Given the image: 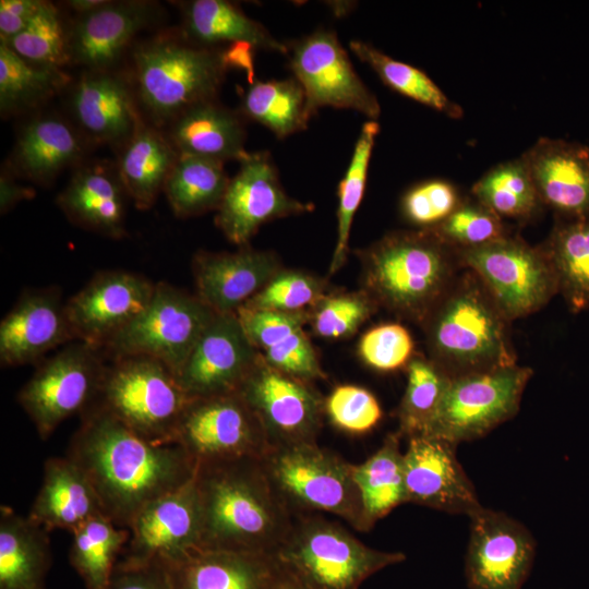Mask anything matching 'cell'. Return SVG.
Returning <instances> with one entry per match:
<instances>
[{"label": "cell", "instance_id": "1", "mask_svg": "<svg viewBox=\"0 0 589 589\" xmlns=\"http://www.w3.org/2000/svg\"><path fill=\"white\" fill-rule=\"evenodd\" d=\"M65 456L87 476L104 514L122 528L147 504L190 482L197 467L180 445L149 442L96 408L81 414Z\"/></svg>", "mask_w": 589, "mask_h": 589}, {"label": "cell", "instance_id": "2", "mask_svg": "<svg viewBox=\"0 0 589 589\" xmlns=\"http://www.w3.org/2000/svg\"><path fill=\"white\" fill-rule=\"evenodd\" d=\"M201 510L200 549L273 555L293 515L275 492L261 458H239L196 467Z\"/></svg>", "mask_w": 589, "mask_h": 589}, {"label": "cell", "instance_id": "3", "mask_svg": "<svg viewBox=\"0 0 589 589\" xmlns=\"http://www.w3.org/2000/svg\"><path fill=\"white\" fill-rule=\"evenodd\" d=\"M356 253L361 289L420 326L464 268L458 251L432 229L392 231Z\"/></svg>", "mask_w": 589, "mask_h": 589}, {"label": "cell", "instance_id": "4", "mask_svg": "<svg viewBox=\"0 0 589 589\" xmlns=\"http://www.w3.org/2000/svg\"><path fill=\"white\" fill-rule=\"evenodd\" d=\"M508 325L480 278L465 268L421 327L428 358L455 377L517 364Z\"/></svg>", "mask_w": 589, "mask_h": 589}, {"label": "cell", "instance_id": "5", "mask_svg": "<svg viewBox=\"0 0 589 589\" xmlns=\"http://www.w3.org/2000/svg\"><path fill=\"white\" fill-rule=\"evenodd\" d=\"M253 47H207L160 37L140 44L133 52L137 95L157 124L173 121L190 107L216 99L227 72H252Z\"/></svg>", "mask_w": 589, "mask_h": 589}, {"label": "cell", "instance_id": "6", "mask_svg": "<svg viewBox=\"0 0 589 589\" xmlns=\"http://www.w3.org/2000/svg\"><path fill=\"white\" fill-rule=\"evenodd\" d=\"M273 556L309 589H359L377 572L406 560L401 552L364 544L342 525L316 514L293 515Z\"/></svg>", "mask_w": 589, "mask_h": 589}, {"label": "cell", "instance_id": "7", "mask_svg": "<svg viewBox=\"0 0 589 589\" xmlns=\"http://www.w3.org/2000/svg\"><path fill=\"white\" fill-rule=\"evenodd\" d=\"M191 398L177 375L161 361L147 356L108 360L93 405L141 437L173 443L179 421Z\"/></svg>", "mask_w": 589, "mask_h": 589}, {"label": "cell", "instance_id": "8", "mask_svg": "<svg viewBox=\"0 0 589 589\" xmlns=\"http://www.w3.org/2000/svg\"><path fill=\"white\" fill-rule=\"evenodd\" d=\"M275 492L292 515L333 514L366 532L353 464L317 443L271 448L261 458Z\"/></svg>", "mask_w": 589, "mask_h": 589}, {"label": "cell", "instance_id": "9", "mask_svg": "<svg viewBox=\"0 0 589 589\" xmlns=\"http://www.w3.org/2000/svg\"><path fill=\"white\" fill-rule=\"evenodd\" d=\"M108 359L103 349L72 341L45 358L17 394L38 436L47 440L73 414H82L95 401Z\"/></svg>", "mask_w": 589, "mask_h": 589}, {"label": "cell", "instance_id": "10", "mask_svg": "<svg viewBox=\"0 0 589 589\" xmlns=\"http://www.w3.org/2000/svg\"><path fill=\"white\" fill-rule=\"evenodd\" d=\"M215 314L196 294L158 281L145 310L101 349L108 360L152 357L178 375Z\"/></svg>", "mask_w": 589, "mask_h": 589}, {"label": "cell", "instance_id": "11", "mask_svg": "<svg viewBox=\"0 0 589 589\" xmlns=\"http://www.w3.org/2000/svg\"><path fill=\"white\" fill-rule=\"evenodd\" d=\"M464 268L472 271L512 322L542 309L558 283L542 245L512 232L488 244L459 250Z\"/></svg>", "mask_w": 589, "mask_h": 589}, {"label": "cell", "instance_id": "12", "mask_svg": "<svg viewBox=\"0 0 589 589\" xmlns=\"http://www.w3.org/2000/svg\"><path fill=\"white\" fill-rule=\"evenodd\" d=\"M532 370L513 364L450 377L440 408L423 436L455 445L480 438L519 410Z\"/></svg>", "mask_w": 589, "mask_h": 589}, {"label": "cell", "instance_id": "13", "mask_svg": "<svg viewBox=\"0 0 589 589\" xmlns=\"http://www.w3.org/2000/svg\"><path fill=\"white\" fill-rule=\"evenodd\" d=\"M173 443L196 465L262 458L271 449L261 422L237 392L193 398L179 421Z\"/></svg>", "mask_w": 589, "mask_h": 589}, {"label": "cell", "instance_id": "14", "mask_svg": "<svg viewBox=\"0 0 589 589\" xmlns=\"http://www.w3.org/2000/svg\"><path fill=\"white\" fill-rule=\"evenodd\" d=\"M237 393L257 417L271 448L317 443L324 398L311 382L272 368L260 354Z\"/></svg>", "mask_w": 589, "mask_h": 589}, {"label": "cell", "instance_id": "15", "mask_svg": "<svg viewBox=\"0 0 589 589\" xmlns=\"http://www.w3.org/2000/svg\"><path fill=\"white\" fill-rule=\"evenodd\" d=\"M289 67L302 86L313 117L322 107L351 109L376 120L381 106L352 67L332 29L320 28L287 44Z\"/></svg>", "mask_w": 589, "mask_h": 589}, {"label": "cell", "instance_id": "16", "mask_svg": "<svg viewBox=\"0 0 589 589\" xmlns=\"http://www.w3.org/2000/svg\"><path fill=\"white\" fill-rule=\"evenodd\" d=\"M313 208L285 191L268 152H255L229 180L215 223L229 242L243 247L264 224Z\"/></svg>", "mask_w": 589, "mask_h": 589}, {"label": "cell", "instance_id": "17", "mask_svg": "<svg viewBox=\"0 0 589 589\" xmlns=\"http://www.w3.org/2000/svg\"><path fill=\"white\" fill-rule=\"evenodd\" d=\"M469 519L467 589H521L536 555L529 530L507 514L483 506Z\"/></svg>", "mask_w": 589, "mask_h": 589}, {"label": "cell", "instance_id": "18", "mask_svg": "<svg viewBox=\"0 0 589 589\" xmlns=\"http://www.w3.org/2000/svg\"><path fill=\"white\" fill-rule=\"evenodd\" d=\"M155 285L128 271L96 273L65 302L74 339L101 349L145 310Z\"/></svg>", "mask_w": 589, "mask_h": 589}, {"label": "cell", "instance_id": "19", "mask_svg": "<svg viewBox=\"0 0 589 589\" xmlns=\"http://www.w3.org/2000/svg\"><path fill=\"white\" fill-rule=\"evenodd\" d=\"M119 561L132 564L172 563L200 549L201 510L194 478L147 504L129 526Z\"/></svg>", "mask_w": 589, "mask_h": 589}, {"label": "cell", "instance_id": "20", "mask_svg": "<svg viewBox=\"0 0 589 589\" xmlns=\"http://www.w3.org/2000/svg\"><path fill=\"white\" fill-rule=\"evenodd\" d=\"M259 359L237 314H215L177 377L191 398L236 393Z\"/></svg>", "mask_w": 589, "mask_h": 589}, {"label": "cell", "instance_id": "21", "mask_svg": "<svg viewBox=\"0 0 589 589\" xmlns=\"http://www.w3.org/2000/svg\"><path fill=\"white\" fill-rule=\"evenodd\" d=\"M456 446L431 436L408 438L404 452L406 503L468 517L482 507L457 459Z\"/></svg>", "mask_w": 589, "mask_h": 589}, {"label": "cell", "instance_id": "22", "mask_svg": "<svg viewBox=\"0 0 589 589\" xmlns=\"http://www.w3.org/2000/svg\"><path fill=\"white\" fill-rule=\"evenodd\" d=\"M75 341L61 290H25L0 323V363L15 368L41 362L48 352Z\"/></svg>", "mask_w": 589, "mask_h": 589}, {"label": "cell", "instance_id": "23", "mask_svg": "<svg viewBox=\"0 0 589 589\" xmlns=\"http://www.w3.org/2000/svg\"><path fill=\"white\" fill-rule=\"evenodd\" d=\"M283 267L274 251H199L192 260L196 297L216 314L236 313Z\"/></svg>", "mask_w": 589, "mask_h": 589}, {"label": "cell", "instance_id": "24", "mask_svg": "<svg viewBox=\"0 0 589 589\" xmlns=\"http://www.w3.org/2000/svg\"><path fill=\"white\" fill-rule=\"evenodd\" d=\"M520 157L543 207L555 216L589 214V147L562 139L540 137Z\"/></svg>", "mask_w": 589, "mask_h": 589}, {"label": "cell", "instance_id": "25", "mask_svg": "<svg viewBox=\"0 0 589 589\" xmlns=\"http://www.w3.org/2000/svg\"><path fill=\"white\" fill-rule=\"evenodd\" d=\"M156 14L148 1H108L79 15L69 31L71 63L88 71H105L113 64L133 37L147 27Z\"/></svg>", "mask_w": 589, "mask_h": 589}, {"label": "cell", "instance_id": "26", "mask_svg": "<svg viewBox=\"0 0 589 589\" xmlns=\"http://www.w3.org/2000/svg\"><path fill=\"white\" fill-rule=\"evenodd\" d=\"M236 314L249 340L268 365L311 383L327 377L304 330L308 311L277 312L241 306Z\"/></svg>", "mask_w": 589, "mask_h": 589}, {"label": "cell", "instance_id": "27", "mask_svg": "<svg viewBox=\"0 0 589 589\" xmlns=\"http://www.w3.org/2000/svg\"><path fill=\"white\" fill-rule=\"evenodd\" d=\"M128 193L118 170L103 164L80 168L57 196V205L75 226L110 239L125 237Z\"/></svg>", "mask_w": 589, "mask_h": 589}, {"label": "cell", "instance_id": "28", "mask_svg": "<svg viewBox=\"0 0 589 589\" xmlns=\"http://www.w3.org/2000/svg\"><path fill=\"white\" fill-rule=\"evenodd\" d=\"M163 566L172 589H272L278 570L271 554L204 549Z\"/></svg>", "mask_w": 589, "mask_h": 589}, {"label": "cell", "instance_id": "29", "mask_svg": "<svg viewBox=\"0 0 589 589\" xmlns=\"http://www.w3.org/2000/svg\"><path fill=\"white\" fill-rule=\"evenodd\" d=\"M71 109L86 135L109 144H124L141 119L128 84L108 70L81 76L72 91Z\"/></svg>", "mask_w": 589, "mask_h": 589}, {"label": "cell", "instance_id": "30", "mask_svg": "<svg viewBox=\"0 0 589 589\" xmlns=\"http://www.w3.org/2000/svg\"><path fill=\"white\" fill-rule=\"evenodd\" d=\"M98 515H105L100 500L83 470L68 456L48 458L27 517L49 532L73 533Z\"/></svg>", "mask_w": 589, "mask_h": 589}, {"label": "cell", "instance_id": "31", "mask_svg": "<svg viewBox=\"0 0 589 589\" xmlns=\"http://www.w3.org/2000/svg\"><path fill=\"white\" fill-rule=\"evenodd\" d=\"M179 154L241 163L250 153L244 143V117L217 98L196 104L171 121L168 135Z\"/></svg>", "mask_w": 589, "mask_h": 589}, {"label": "cell", "instance_id": "32", "mask_svg": "<svg viewBox=\"0 0 589 589\" xmlns=\"http://www.w3.org/2000/svg\"><path fill=\"white\" fill-rule=\"evenodd\" d=\"M84 153L83 139L64 119L55 115L38 116L21 130L13 164L20 176L48 184Z\"/></svg>", "mask_w": 589, "mask_h": 589}, {"label": "cell", "instance_id": "33", "mask_svg": "<svg viewBox=\"0 0 589 589\" xmlns=\"http://www.w3.org/2000/svg\"><path fill=\"white\" fill-rule=\"evenodd\" d=\"M184 37L197 45L223 47L249 45L254 49L287 55L288 46L260 22L226 0L180 2Z\"/></svg>", "mask_w": 589, "mask_h": 589}, {"label": "cell", "instance_id": "34", "mask_svg": "<svg viewBox=\"0 0 589 589\" xmlns=\"http://www.w3.org/2000/svg\"><path fill=\"white\" fill-rule=\"evenodd\" d=\"M51 565L49 531L0 507V589H46Z\"/></svg>", "mask_w": 589, "mask_h": 589}, {"label": "cell", "instance_id": "35", "mask_svg": "<svg viewBox=\"0 0 589 589\" xmlns=\"http://www.w3.org/2000/svg\"><path fill=\"white\" fill-rule=\"evenodd\" d=\"M180 154L168 136L145 124L142 117L123 144L118 172L129 199L140 209L151 208Z\"/></svg>", "mask_w": 589, "mask_h": 589}, {"label": "cell", "instance_id": "36", "mask_svg": "<svg viewBox=\"0 0 589 589\" xmlns=\"http://www.w3.org/2000/svg\"><path fill=\"white\" fill-rule=\"evenodd\" d=\"M558 283V293L573 312L589 308V214L555 216L548 239L541 244Z\"/></svg>", "mask_w": 589, "mask_h": 589}, {"label": "cell", "instance_id": "37", "mask_svg": "<svg viewBox=\"0 0 589 589\" xmlns=\"http://www.w3.org/2000/svg\"><path fill=\"white\" fill-rule=\"evenodd\" d=\"M400 438L398 432L388 433L373 455L361 464H353V477L368 530L394 508L406 503Z\"/></svg>", "mask_w": 589, "mask_h": 589}, {"label": "cell", "instance_id": "38", "mask_svg": "<svg viewBox=\"0 0 589 589\" xmlns=\"http://www.w3.org/2000/svg\"><path fill=\"white\" fill-rule=\"evenodd\" d=\"M224 164L180 154L163 190L177 217L189 218L218 211L230 180Z\"/></svg>", "mask_w": 589, "mask_h": 589}, {"label": "cell", "instance_id": "39", "mask_svg": "<svg viewBox=\"0 0 589 589\" xmlns=\"http://www.w3.org/2000/svg\"><path fill=\"white\" fill-rule=\"evenodd\" d=\"M239 112L279 139L303 131L312 118L305 93L294 77L251 84L242 96Z\"/></svg>", "mask_w": 589, "mask_h": 589}, {"label": "cell", "instance_id": "40", "mask_svg": "<svg viewBox=\"0 0 589 589\" xmlns=\"http://www.w3.org/2000/svg\"><path fill=\"white\" fill-rule=\"evenodd\" d=\"M70 564L86 589H106L129 540L128 528L117 526L106 515H98L73 533Z\"/></svg>", "mask_w": 589, "mask_h": 589}, {"label": "cell", "instance_id": "41", "mask_svg": "<svg viewBox=\"0 0 589 589\" xmlns=\"http://www.w3.org/2000/svg\"><path fill=\"white\" fill-rule=\"evenodd\" d=\"M471 195L503 219L528 221L543 208L521 157L489 169L472 185Z\"/></svg>", "mask_w": 589, "mask_h": 589}, {"label": "cell", "instance_id": "42", "mask_svg": "<svg viewBox=\"0 0 589 589\" xmlns=\"http://www.w3.org/2000/svg\"><path fill=\"white\" fill-rule=\"evenodd\" d=\"M70 76L62 69L33 64L0 44L2 117L38 106L62 89Z\"/></svg>", "mask_w": 589, "mask_h": 589}, {"label": "cell", "instance_id": "43", "mask_svg": "<svg viewBox=\"0 0 589 589\" xmlns=\"http://www.w3.org/2000/svg\"><path fill=\"white\" fill-rule=\"evenodd\" d=\"M349 48L390 89L437 110L449 118L459 119L462 117V108L448 98L437 84L422 70L395 60L365 41L351 40Z\"/></svg>", "mask_w": 589, "mask_h": 589}, {"label": "cell", "instance_id": "44", "mask_svg": "<svg viewBox=\"0 0 589 589\" xmlns=\"http://www.w3.org/2000/svg\"><path fill=\"white\" fill-rule=\"evenodd\" d=\"M407 385L397 409L398 433L407 438L423 436L432 423L450 376L431 359L413 356L406 366Z\"/></svg>", "mask_w": 589, "mask_h": 589}, {"label": "cell", "instance_id": "45", "mask_svg": "<svg viewBox=\"0 0 589 589\" xmlns=\"http://www.w3.org/2000/svg\"><path fill=\"white\" fill-rule=\"evenodd\" d=\"M380 123L369 120L363 123L344 178L338 184L337 240L328 267V274L337 273L346 263L353 217L362 202L370 159Z\"/></svg>", "mask_w": 589, "mask_h": 589}, {"label": "cell", "instance_id": "46", "mask_svg": "<svg viewBox=\"0 0 589 589\" xmlns=\"http://www.w3.org/2000/svg\"><path fill=\"white\" fill-rule=\"evenodd\" d=\"M1 44L36 65L62 69L71 63L69 31H65L57 8L47 1L23 32Z\"/></svg>", "mask_w": 589, "mask_h": 589}, {"label": "cell", "instance_id": "47", "mask_svg": "<svg viewBox=\"0 0 589 589\" xmlns=\"http://www.w3.org/2000/svg\"><path fill=\"white\" fill-rule=\"evenodd\" d=\"M380 308L361 288L329 291L308 310L313 333L324 339L352 336Z\"/></svg>", "mask_w": 589, "mask_h": 589}, {"label": "cell", "instance_id": "48", "mask_svg": "<svg viewBox=\"0 0 589 589\" xmlns=\"http://www.w3.org/2000/svg\"><path fill=\"white\" fill-rule=\"evenodd\" d=\"M329 292L327 279L281 267L244 308L277 312H304Z\"/></svg>", "mask_w": 589, "mask_h": 589}, {"label": "cell", "instance_id": "49", "mask_svg": "<svg viewBox=\"0 0 589 589\" xmlns=\"http://www.w3.org/2000/svg\"><path fill=\"white\" fill-rule=\"evenodd\" d=\"M431 229L457 251L481 247L510 233L503 218L473 196L465 197L444 221Z\"/></svg>", "mask_w": 589, "mask_h": 589}, {"label": "cell", "instance_id": "50", "mask_svg": "<svg viewBox=\"0 0 589 589\" xmlns=\"http://www.w3.org/2000/svg\"><path fill=\"white\" fill-rule=\"evenodd\" d=\"M464 199L458 188L447 180H424L406 191L400 212L409 224L419 229H431L444 221Z\"/></svg>", "mask_w": 589, "mask_h": 589}, {"label": "cell", "instance_id": "51", "mask_svg": "<svg viewBox=\"0 0 589 589\" xmlns=\"http://www.w3.org/2000/svg\"><path fill=\"white\" fill-rule=\"evenodd\" d=\"M325 416L339 430L349 434H364L382 420L377 398L366 388L341 384L324 398Z\"/></svg>", "mask_w": 589, "mask_h": 589}, {"label": "cell", "instance_id": "52", "mask_svg": "<svg viewBox=\"0 0 589 589\" xmlns=\"http://www.w3.org/2000/svg\"><path fill=\"white\" fill-rule=\"evenodd\" d=\"M413 339L399 323H384L366 330L358 342L362 362L378 372H393L406 368L412 359Z\"/></svg>", "mask_w": 589, "mask_h": 589}, {"label": "cell", "instance_id": "53", "mask_svg": "<svg viewBox=\"0 0 589 589\" xmlns=\"http://www.w3.org/2000/svg\"><path fill=\"white\" fill-rule=\"evenodd\" d=\"M106 589H172L165 567L158 563L119 561Z\"/></svg>", "mask_w": 589, "mask_h": 589}, {"label": "cell", "instance_id": "54", "mask_svg": "<svg viewBox=\"0 0 589 589\" xmlns=\"http://www.w3.org/2000/svg\"><path fill=\"white\" fill-rule=\"evenodd\" d=\"M41 0H1L0 38L7 43L23 32L43 5Z\"/></svg>", "mask_w": 589, "mask_h": 589}, {"label": "cell", "instance_id": "55", "mask_svg": "<svg viewBox=\"0 0 589 589\" xmlns=\"http://www.w3.org/2000/svg\"><path fill=\"white\" fill-rule=\"evenodd\" d=\"M34 196L35 191L32 188L20 185L13 178V173L2 170L0 177V212L2 215L20 202L31 200Z\"/></svg>", "mask_w": 589, "mask_h": 589}, {"label": "cell", "instance_id": "56", "mask_svg": "<svg viewBox=\"0 0 589 589\" xmlns=\"http://www.w3.org/2000/svg\"><path fill=\"white\" fill-rule=\"evenodd\" d=\"M276 561V560H275ZM278 565V564H277ZM272 589H309L278 565Z\"/></svg>", "mask_w": 589, "mask_h": 589}, {"label": "cell", "instance_id": "57", "mask_svg": "<svg viewBox=\"0 0 589 589\" xmlns=\"http://www.w3.org/2000/svg\"><path fill=\"white\" fill-rule=\"evenodd\" d=\"M107 0H70L67 1V4L79 15L89 13L101 5H104Z\"/></svg>", "mask_w": 589, "mask_h": 589}]
</instances>
